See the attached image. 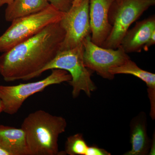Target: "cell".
<instances>
[{
  "label": "cell",
  "mask_w": 155,
  "mask_h": 155,
  "mask_svg": "<svg viewBox=\"0 0 155 155\" xmlns=\"http://www.w3.org/2000/svg\"><path fill=\"white\" fill-rule=\"evenodd\" d=\"M65 31L60 22L52 23L0 56V74L7 82L27 81L55 57Z\"/></svg>",
  "instance_id": "1"
},
{
  "label": "cell",
  "mask_w": 155,
  "mask_h": 155,
  "mask_svg": "<svg viewBox=\"0 0 155 155\" xmlns=\"http://www.w3.org/2000/svg\"><path fill=\"white\" fill-rule=\"evenodd\" d=\"M66 119L42 110L31 113L23 120L21 128L25 136L30 155H66L59 150V136L67 127Z\"/></svg>",
  "instance_id": "2"
},
{
  "label": "cell",
  "mask_w": 155,
  "mask_h": 155,
  "mask_svg": "<svg viewBox=\"0 0 155 155\" xmlns=\"http://www.w3.org/2000/svg\"><path fill=\"white\" fill-rule=\"evenodd\" d=\"M83 44L72 49L59 51L57 55L45 67L35 75V78L48 70L61 69L67 71L72 79L69 82L72 87V95L76 98L83 91L90 97L96 86L91 79L90 70L84 66Z\"/></svg>",
  "instance_id": "3"
},
{
  "label": "cell",
  "mask_w": 155,
  "mask_h": 155,
  "mask_svg": "<svg viewBox=\"0 0 155 155\" xmlns=\"http://www.w3.org/2000/svg\"><path fill=\"white\" fill-rule=\"evenodd\" d=\"M64 14L50 5L38 13L13 20L11 26L0 36V52H5L48 25L60 22Z\"/></svg>",
  "instance_id": "4"
},
{
  "label": "cell",
  "mask_w": 155,
  "mask_h": 155,
  "mask_svg": "<svg viewBox=\"0 0 155 155\" xmlns=\"http://www.w3.org/2000/svg\"><path fill=\"white\" fill-rule=\"evenodd\" d=\"M51 70L49 76L38 81L13 86L0 85V100L4 106L3 112L9 115L16 114L29 97L51 85L69 82L72 79L71 75L66 70Z\"/></svg>",
  "instance_id": "5"
},
{
  "label": "cell",
  "mask_w": 155,
  "mask_h": 155,
  "mask_svg": "<svg viewBox=\"0 0 155 155\" xmlns=\"http://www.w3.org/2000/svg\"><path fill=\"white\" fill-rule=\"evenodd\" d=\"M155 4V0H122L119 4L115 1L112 5L113 11L110 8L109 14L113 27L101 47L117 49L130 25Z\"/></svg>",
  "instance_id": "6"
},
{
  "label": "cell",
  "mask_w": 155,
  "mask_h": 155,
  "mask_svg": "<svg viewBox=\"0 0 155 155\" xmlns=\"http://www.w3.org/2000/svg\"><path fill=\"white\" fill-rule=\"evenodd\" d=\"M83 45L84 66L105 79H114L115 76L110 73V69L121 66L130 59L120 46L116 49L98 46L92 42L91 35L84 38Z\"/></svg>",
  "instance_id": "7"
},
{
  "label": "cell",
  "mask_w": 155,
  "mask_h": 155,
  "mask_svg": "<svg viewBox=\"0 0 155 155\" xmlns=\"http://www.w3.org/2000/svg\"><path fill=\"white\" fill-rule=\"evenodd\" d=\"M60 23L65 31L60 51L72 49L83 44L84 40L91 33L89 0H83L78 5L73 6L65 13Z\"/></svg>",
  "instance_id": "8"
},
{
  "label": "cell",
  "mask_w": 155,
  "mask_h": 155,
  "mask_svg": "<svg viewBox=\"0 0 155 155\" xmlns=\"http://www.w3.org/2000/svg\"><path fill=\"white\" fill-rule=\"evenodd\" d=\"M115 0H89L90 25L92 42L101 47L112 30L109 19L111 6Z\"/></svg>",
  "instance_id": "9"
},
{
  "label": "cell",
  "mask_w": 155,
  "mask_h": 155,
  "mask_svg": "<svg viewBox=\"0 0 155 155\" xmlns=\"http://www.w3.org/2000/svg\"><path fill=\"white\" fill-rule=\"evenodd\" d=\"M154 31L155 17L153 16L137 22L133 28L127 31L120 46L127 54L140 52Z\"/></svg>",
  "instance_id": "10"
},
{
  "label": "cell",
  "mask_w": 155,
  "mask_h": 155,
  "mask_svg": "<svg viewBox=\"0 0 155 155\" xmlns=\"http://www.w3.org/2000/svg\"><path fill=\"white\" fill-rule=\"evenodd\" d=\"M147 117L140 112L131 120L130 124V150L125 155H146L149 154L152 140L148 135Z\"/></svg>",
  "instance_id": "11"
},
{
  "label": "cell",
  "mask_w": 155,
  "mask_h": 155,
  "mask_svg": "<svg viewBox=\"0 0 155 155\" xmlns=\"http://www.w3.org/2000/svg\"><path fill=\"white\" fill-rule=\"evenodd\" d=\"M112 75L129 74L144 81L146 84L148 96L150 104V116L153 120L155 119V74L140 69L134 62L128 60L119 67H113L110 70Z\"/></svg>",
  "instance_id": "12"
},
{
  "label": "cell",
  "mask_w": 155,
  "mask_h": 155,
  "mask_svg": "<svg viewBox=\"0 0 155 155\" xmlns=\"http://www.w3.org/2000/svg\"><path fill=\"white\" fill-rule=\"evenodd\" d=\"M0 146L12 155H30L22 128L0 125Z\"/></svg>",
  "instance_id": "13"
},
{
  "label": "cell",
  "mask_w": 155,
  "mask_h": 155,
  "mask_svg": "<svg viewBox=\"0 0 155 155\" xmlns=\"http://www.w3.org/2000/svg\"><path fill=\"white\" fill-rule=\"evenodd\" d=\"M50 5L48 0H14L6 8L5 19L7 22H11L42 11Z\"/></svg>",
  "instance_id": "14"
},
{
  "label": "cell",
  "mask_w": 155,
  "mask_h": 155,
  "mask_svg": "<svg viewBox=\"0 0 155 155\" xmlns=\"http://www.w3.org/2000/svg\"><path fill=\"white\" fill-rule=\"evenodd\" d=\"M89 147L82 134H76L67 137L64 152L69 155H87Z\"/></svg>",
  "instance_id": "15"
},
{
  "label": "cell",
  "mask_w": 155,
  "mask_h": 155,
  "mask_svg": "<svg viewBox=\"0 0 155 155\" xmlns=\"http://www.w3.org/2000/svg\"><path fill=\"white\" fill-rule=\"evenodd\" d=\"M50 5L58 11L67 13L73 6L74 0H48Z\"/></svg>",
  "instance_id": "16"
},
{
  "label": "cell",
  "mask_w": 155,
  "mask_h": 155,
  "mask_svg": "<svg viewBox=\"0 0 155 155\" xmlns=\"http://www.w3.org/2000/svg\"><path fill=\"white\" fill-rule=\"evenodd\" d=\"M110 153L106 150L98 147L89 146L87 150V155H110Z\"/></svg>",
  "instance_id": "17"
},
{
  "label": "cell",
  "mask_w": 155,
  "mask_h": 155,
  "mask_svg": "<svg viewBox=\"0 0 155 155\" xmlns=\"http://www.w3.org/2000/svg\"><path fill=\"white\" fill-rule=\"evenodd\" d=\"M155 31H153L151 35L150 36L148 40L147 41L146 44L144 45L143 48L144 51H147L150 47L155 44Z\"/></svg>",
  "instance_id": "18"
},
{
  "label": "cell",
  "mask_w": 155,
  "mask_h": 155,
  "mask_svg": "<svg viewBox=\"0 0 155 155\" xmlns=\"http://www.w3.org/2000/svg\"><path fill=\"white\" fill-rule=\"evenodd\" d=\"M14 0H0V9L5 5H9L11 4Z\"/></svg>",
  "instance_id": "19"
},
{
  "label": "cell",
  "mask_w": 155,
  "mask_h": 155,
  "mask_svg": "<svg viewBox=\"0 0 155 155\" xmlns=\"http://www.w3.org/2000/svg\"><path fill=\"white\" fill-rule=\"evenodd\" d=\"M0 155H12L8 151L0 146Z\"/></svg>",
  "instance_id": "20"
},
{
  "label": "cell",
  "mask_w": 155,
  "mask_h": 155,
  "mask_svg": "<svg viewBox=\"0 0 155 155\" xmlns=\"http://www.w3.org/2000/svg\"><path fill=\"white\" fill-rule=\"evenodd\" d=\"M83 0H74V2H73V6L72 7L74 6H77L78 5L81 3L82 2Z\"/></svg>",
  "instance_id": "21"
},
{
  "label": "cell",
  "mask_w": 155,
  "mask_h": 155,
  "mask_svg": "<svg viewBox=\"0 0 155 155\" xmlns=\"http://www.w3.org/2000/svg\"><path fill=\"white\" fill-rule=\"evenodd\" d=\"M3 110H4V106H3L2 102L0 100V114L3 112Z\"/></svg>",
  "instance_id": "22"
},
{
  "label": "cell",
  "mask_w": 155,
  "mask_h": 155,
  "mask_svg": "<svg viewBox=\"0 0 155 155\" xmlns=\"http://www.w3.org/2000/svg\"><path fill=\"white\" fill-rule=\"evenodd\" d=\"M122 1V0H115V2H116L117 4H119Z\"/></svg>",
  "instance_id": "23"
}]
</instances>
